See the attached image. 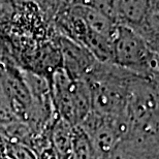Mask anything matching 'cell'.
I'll list each match as a JSON object with an SVG mask.
<instances>
[{"label":"cell","mask_w":159,"mask_h":159,"mask_svg":"<svg viewBox=\"0 0 159 159\" xmlns=\"http://www.w3.org/2000/svg\"><path fill=\"white\" fill-rule=\"evenodd\" d=\"M113 64L150 81L158 74L157 52L135 31L123 25H117L113 39Z\"/></svg>","instance_id":"1"},{"label":"cell","mask_w":159,"mask_h":159,"mask_svg":"<svg viewBox=\"0 0 159 159\" xmlns=\"http://www.w3.org/2000/svg\"><path fill=\"white\" fill-rule=\"evenodd\" d=\"M60 52L63 62L61 67L74 81L86 80L97 63L85 47L69 37L62 36L60 39Z\"/></svg>","instance_id":"2"},{"label":"cell","mask_w":159,"mask_h":159,"mask_svg":"<svg viewBox=\"0 0 159 159\" xmlns=\"http://www.w3.org/2000/svg\"><path fill=\"white\" fill-rule=\"evenodd\" d=\"M151 1H116L117 24L136 29L147 20L154 6Z\"/></svg>","instance_id":"3"},{"label":"cell","mask_w":159,"mask_h":159,"mask_svg":"<svg viewBox=\"0 0 159 159\" xmlns=\"http://www.w3.org/2000/svg\"><path fill=\"white\" fill-rule=\"evenodd\" d=\"M75 8L81 16L88 30L107 39H114L118 24L84 2H81V4H78Z\"/></svg>","instance_id":"4"},{"label":"cell","mask_w":159,"mask_h":159,"mask_svg":"<svg viewBox=\"0 0 159 159\" xmlns=\"http://www.w3.org/2000/svg\"><path fill=\"white\" fill-rule=\"evenodd\" d=\"M74 125L61 117H57L48 131L49 142L63 159L71 158Z\"/></svg>","instance_id":"5"},{"label":"cell","mask_w":159,"mask_h":159,"mask_svg":"<svg viewBox=\"0 0 159 159\" xmlns=\"http://www.w3.org/2000/svg\"><path fill=\"white\" fill-rule=\"evenodd\" d=\"M103 159H158V148L123 139Z\"/></svg>","instance_id":"6"},{"label":"cell","mask_w":159,"mask_h":159,"mask_svg":"<svg viewBox=\"0 0 159 159\" xmlns=\"http://www.w3.org/2000/svg\"><path fill=\"white\" fill-rule=\"evenodd\" d=\"M70 159H102L89 136L80 126L74 127Z\"/></svg>","instance_id":"7"},{"label":"cell","mask_w":159,"mask_h":159,"mask_svg":"<svg viewBox=\"0 0 159 159\" xmlns=\"http://www.w3.org/2000/svg\"><path fill=\"white\" fill-rule=\"evenodd\" d=\"M6 157L8 159H37L32 147L21 143H9L5 148Z\"/></svg>","instance_id":"8"}]
</instances>
